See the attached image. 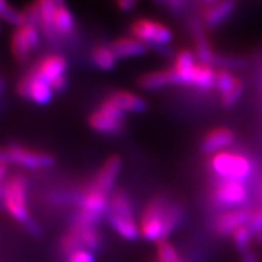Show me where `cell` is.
<instances>
[{"mask_svg":"<svg viewBox=\"0 0 262 262\" xmlns=\"http://www.w3.org/2000/svg\"><path fill=\"white\" fill-rule=\"evenodd\" d=\"M185 218V210L180 204L165 196H154L142 211L139 230L141 237L148 242L167 239Z\"/></svg>","mask_w":262,"mask_h":262,"instance_id":"obj_1","label":"cell"},{"mask_svg":"<svg viewBox=\"0 0 262 262\" xmlns=\"http://www.w3.org/2000/svg\"><path fill=\"white\" fill-rule=\"evenodd\" d=\"M0 196L7 213L15 221L23 226L31 221L27 204V181L25 177L20 174L8 177L7 181L2 185Z\"/></svg>","mask_w":262,"mask_h":262,"instance_id":"obj_2","label":"cell"},{"mask_svg":"<svg viewBox=\"0 0 262 262\" xmlns=\"http://www.w3.org/2000/svg\"><path fill=\"white\" fill-rule=\"evenodd\" d=\"M210 167L221 180L239 182H246L254 171V163L248 156L228 150L214 154L210 159Z\"/></svg>","mask_w":262,"mask_h":262,"instance_id":"obj_3","label":"cell"},{"mask_svg":"<svg viewBox=\"0 0 262 262\" xmlns=\"http://www.w3.org/2000/svg\"><path fill=\"white\" fill-rule=\"evenodd\" d=\"M0 162L6 165H16L28 170L49 169L55 165V158L46 151L20 145L0 146Z\"/></svg>","mask_w":262,"mask_h":262,"instance_id":"obj_4","label":"cell"},{"mask_svg":"<svg viewBox=\"0 0 262 262\" xmlns=\"http://www.w3.org/2000/svg\"><path fill=\"white\" fill-rule=\"evenodd\" d=\"M131 36H134L147 47L158 50L169 46L172 41V32L169 27L161 21L152 19H137L130 26Z\"/></svg>","mask_w":262,"mask_h":262,"instance_id":"obj_5","label":"cell"},{"mask_svg":"<svg viewBox=\"0 0 262 262\" xmlns=\"http://www.w3.org/2000/svg\"><path fill=\"white\" fill-rule=\"evenodd\" d=\"M87 122L89 126L99 134L115 135L124 128V113L110 100L104 99L97 110L91 113Z\"/></svg>","mask_w":262,"mask_h":262,"instance_id":"obj_6","label":"cell"},{"mask_svg":"<svg viewBox=\"0 0 262 262\" xmlns=\"http://www.w3.org/2000/svg\"><path fill=\"white\" fill-rule=\"evenodd\" d=\"M16 93L23 99H27L38 106H46L54 98V90L50 83L43 80L34 69H30L16 84Z\"/></svg>","mask_w":262,"mask_h":262,"instance_id":"obj_7","label":"cell"},{"mask_svg":"<svg viewBox=\"0 0 262 262\" xmlns=\"http://www.w3.org/2000/svg\"><path fill=\"white\" fill-rule=\"evenodd\" d=\"M211 198L220 206L235 209L248 201L249 190L246 187V182L221 180L214 186Z\"/></svg>","mask_w":262,"mask_h":262,"instance_id":"obj_8","label":"cell"},{"mask_svg":"<svg viewBox=\"0 0 262 262\" xmlns=\"http://www.w3.org/2000/svg\"><path fill=\"white\" fill-rule=\"evenodd\" d=\"M187 26H189L190 34L193 36L194 54L196 56V60L201 63L214 66V60H215L217 54L214 52L210 40L207 38V30L202 19L196 16H189L187 17Z\"/></svg>","mask_w":262,"mask_h":262,"instance_id":"obj_9","label":"cell"},{"mask_svg":"<svg viewBox=\"0 0 262 262\" xmlns=\"http://www.w3.org/2000/svg\"><path fill=\"white\" fill-rule=\"evenodd\" d=\"M122 158L118 154H113L102 163L98 172L94 177V180L91 181L90 185L95 189L103 191V193L108 194L113 191L115 186V182L118 180V176L122 170Z\"/></svg>","mask_w":262,"mask_h":262,"instance_id":"obj_10","label":"cell"},{"mask_svg":"<svg viewBox=\"0 0 262 262\" xmlns=\"http://www.w3.org/2000/svg\"><path fill=\"white\" fill-rule=\"evenodd\" d=\"M237 7V0H218L210 6H205L201 19L206 30H215L233 15Z\"/></svg>","mask_w":262,"mask_h":262,"instance_id":"obj_11","label":"cell"},{"mask_svg":"<svg viewBox=\"0 0 262 262\" xmlns=\"http://www.w3.org/2000/svg\"><path fill=\"white\" fill-rule=\"evenodd\" d=\"M67 67H69V62L66 56L60 54H49V55L41 56L32 69L41 79L51 84L58 78L66 75Z\"/></svg>","mask_w":262,"mask_h":262,"instance_id":"obj_12","label":"cell"},{"mask_svg":"<svg viewBox=\"0 0 262 262\" xmlns=\"http://www.w3.org/2000/svg\"><path fill=\"white\" fill-rule=\"evenodd\" d=\"M253 213L254 211L246 209V207H235V209L224 211L218 215L217 221H215V230L218 234L224 235V237L231 235L235 229L249 224L253 217Z\"/></svg>","mask_w":262,"mask_h":262,"instance_id":"obj_13","label":"cell"},{"mask_svg":"<svg viewBox=\"0 0 262 262\" xmlns=\"http://www.w3.org/2000/svg\"><path fill=\"white\" fill-rule=\"evenodd\" d=\"M235 142V133L228 127H215L207 131L201 141V151L206 156H214L224 151Z\"/></svg>","mask_w":262,"mask_h":262,"instance_id":"obj_14","label":"cell"},{"mask_svg":"<svg viewBox=\"0 0 262 262\" xmlns=\"http://www.w3.org/2000/svg\"><path fill=\"white\" fill-rule=\"evenodd\" d=\"M196 56L191 50H180L174 55V63L171 69L176 73L178 86H191L193 84L194 71L196 67Z\"/></svg>","mask_w":262,"mask_h":262,"instance_id":"obj_15","label":"cell"},{"mask_svg":"<svg viewBox=\"0 0 262 262\" xmlns=\"http://www.w3.org/2000/svg\"><path fill=\"white\" fill-rule=\"evenodd\" d=\"M137 84L141 87L142 90L154 91L169 86H178V80H177L174 70L169 67V69L157 70V71L143 74L138 78Z\"/></svg>","mask_w":262,"mask_h":262,"instance_id":"obj_16","label":"cell"},{"mask_svg":"<svg viewBox=\"0 0 262 262\" xmlns=\"http://www.w3.org/2000/svg\"><path fill=\"white\" fill-rule=\"evenodd\" d=\"M38 4L39 16H40V23H39V30L41 35L45 36L47 41L51 45H56L59 40V36L56 35L55 26H54V19H55L56 4L54 0H35Z\"/></svg>","mask_w":262,"mask_h":262,"instance_id":"obj_17","label":"cell"},{"mask_svg":"<svg viewBox=\"0 0 262 262\" xmlns=\"http://www.w3.org/2000/svg\"><path fill=\"white\" fill-rule=\"evenodd\" d=\"M70 229L75 233L83 249H87L93 253L99 250L102 238H100V233L97 229V225L89 224V222L80 221L78 218H74V224Z\"/></svg>","mask_w":262,"mask_h":262,"instance_id":"obj_18","label":"cell"},{"mask_svg":"<svg viewBox=\"0 0 262 262\" xmlns=\"http://www.w3.org/2000/svg\"><path fill=\"white\" fill-rule=\"evenodd\" d=\"M111 103H114L115 106L126 113H134V114H142L147 110V102L142 97L137 95L134 93L124 90H118L110 94V97L107 98Z\"/></svg>","mask_w":262,"mask_h":262,"instance_id":"obj_19","label":"cell"},{"mask_svg":"<svg viewBox=\"0 0 262 262\" xmlns=\"http://www.w3.org/2000/svg\"><path fill=\"white\" fill-rule=\"evenodd\" d=\"M110 47L117 59L137 58V56L145 55L148 50L145 43H142L134 36H121L113 40Z\"/></svg>","mask_w":262,"mask_h":262,"instance_id":"obj_20","label":"cell"},{"mask_svg":"<svg viewBox=\"0 0 262 262\" xmlns=\"http://www.w3.org/2000/svg\"><path fill=\"white\" fill-rule=\"evenodd\" d=\"M106 215L108 225L122 238L127 239V241H135L141 237L139 225L135 222L134 218L122 217V215H117L113 213H107Z\"/></svg>","mask_w":262,"mask_h":262,"instance_id":"obj_21","label":"cell"},{"mask_svg":"<svg viewBox=\"0 0 262 262\" xmlns=\"http://www.w3.org/2000/svg\"><path fill=\"white\" fill-rule=\"evenodd\" d=\"M217 82V69L213 64L207 63H196L191 86L204 91H211L215 89Z\"/></svg>","mask_w":262,"mask_h":262,"instance_id":"obj_22","label":"cell"},{"mask_svg":"<svg viewBox=\"0 0 262 262\" xmlns=\"http://www.w3.org/2000/svg\"><path fill=\"white\" fill-rule=\"evenodd\" d=\"M11 52L17 63H26L34 50L27 40L23 27H17L11 36Z\"/></svg>","mask_w":262,"mask_h":262,"instance_id":"obj_23","label":"cell"},{"mask_svg":"<svg viewBox=\"0 0 262 262\" xmlns=\"http://www.w3.org/2000/svg\"><path fill=\"white\" fill-rule=\"evenodd\" d=\"M54 26H55V31L59 39L67 38V36H70V35H73L75 32V17H74L71 10L67 7V4L56 8Z\"/></svg>","mask_w":262,"mask_h":262,"instance_id":"obj_24","label":"cell"},{"mask_svg":"<svg viewBox=\"0 0 262 262\" xmlns=\"http://www.w3.org/2000/svg\"><path fill=\"white\" fill-rule=\"evenodd\" d=\"M107 213L117 214V215H122V217L134 218L133 202H131L130 195L124 190H117L114 193H111Z\"/></svg>","mask_w":262,"mask_h":262,"instance_id":"obj_25","label":"cell"},{"mask_svg":"<svg viewBox=\"0 0 262 262\" xmlns=\"http://www.w3.org/2000/svg\"><path fill=\"white\" fill-rule=\"evenodd\" d=\"M117 56L111 50L110 46L98 45L91 50V62L102 71H111L117 66Z\"/></svg>","mask_w":262,"mask_h":262,"instance_id":"obj_26","label":"cell"},{"mask_svg":"<svg viewBox=\"0 0 262 262\" xmlns=\"http://www.w3.org/2000/svg\"><path fill=\"white\" fill-rule=\"evenodd\" d=\"M249 64H250V62L246 58H242V56L220 55V54H217L215 60H214V67L229 70V71H233V70H245L248 69Z\"/></svg>","mask_w":262,"mask_h":262,"instance_id":"obj_27","label":"cell"},{"mask_svg":"<svg viewBox=\"0 0 262 262\" xmlns=\"http://www.w3.org/2000/svg\"><path fill=\"white\" fill-rule=\"evenodd\" d=\"M239 78L234 74L229 71V70L218 69L217 70V82H215V90L220 93L221 97L226 95L230 90L234 89V86L238 83Z\"/></svg>","mask_w":262,"mask_h":262,"instance_id":"obj_28","label":"cell"},{"mask_svg":"<svg viewBox=\"0 0 262 262\" xmlns=\"http://www.w3.org/2000/svg\"><path fill=\"white\" fill-rule=\"evenodd\" d=\"M157 259L158 262H183L176 246L167 239L157 242Z\"/></svg>","mask_w":262,"mask_h":262,"instance_id":"obj_29","label":"cell"},{"mask_svg":"<svg viewBox=\"0 0 262 262\" xmlns=\"http://www.w3.org/2000/svg\"><path fill=\"white\" fill-rule=\"evenodd\" d=\"M254 237L253 233L250 231V229L248 228V225H244L241 228L235 229L231 234L233 238V242H234L235 248L239 250L241 253H245L248 250H250V242H252V238Z\"/></svg>","mask_w":262,"mask_h":262,"instance_id":"obj_30","label":"cell"},{"mask_svg":"<svg viewBox=\"0 0 262 262\" xmlns=\"http://www.w3.org/2000/svg\"><path fill=\"white\" fill-rule=\"evenodd\" d=\"M244 90H245L244 82L239 79L233 90H230L228 94H226V95L221 97L222 107H224V108H226V110H230V108H233V107H234L235 104L239 102V99H241L242 94H244Z\"/></svg>","mask_w":262,"mask_h":262,"instance_id":"obj_31","label":"cell"},{"mask_svg":"<svg viewBox=\"0 0 262 262\" xmlns=\"http://www.w3.org/2000/svg\"><path fill=\"white\" fill-rule=\"evenodd\" d=\"M23 14H25V25L35 26V27H39V23H40V16H39V8L38 4L30 3L27 7L23 10Z\"/></svg>","mask_w":262,"mask_h":262,"instance_id":"obj_32","label":"cell"},{"mask_svg":"<svg viewBox=\"0 0 262 262\" xmlns=\"http://www.w3.org/2000/svg\"><path fill=\"white\" fill-rule=\"evenodd\" d=\"M67 262H95V255L87 249H79L67 255Z\"/></svg>","mask_w":262,"mask_h":262,"instance_id":"obj_33","label":"cell"},{"mask_svg":"<svg viewBox=\"0 0 262 262\" xmlns=\"http://www.w3.org/2000/svg\"><path fill=\"white\" fill-rule=\"evenodd\" d=\"M248 228L250 229V231L253 233V235H257L258 237L262 233V209L254 211L253 213L252 220L249 221Z\"/></svg>","mask_w":262,"mask_h":262,"instance_id":"obj_34","label":"cell"},{"mask_svg":"<svg viewBox=\"0 0 262 262\" xmlns=\"http://www.w3.org/2000/svg\"><path fill=\"white\" fill-rule=\"evenodd\" d=\"M67 84H69V79H67V75H64L58 78L55 82H52L51 87L54 93H62V91H64L67 89Z\"/></svg>","mask_w":262,"mask_h":262,"instance_id":"obj_35","label":"cell"},{"mask_svg":"<svg viewBox=\"0 0 262 262\" xmlns=\"http://www.w3.org/2000/svg\"><path fill=\"white\" fill-rule=\"evenodd\" d=\"M139 0H115V4H117V7L119 8L123 12H128L138 4Z\"/></svg>","mask_w":262,"mask_h":262,"instance_id":"obj_36","label":"cell"},{"mask_svg":"<svg viewBox=\"0 0 262 262\" xmlns=\"http://www.w3.org/2000/svg\"><path fill=\"white\" fill-rule=\"evenodd\" d=\"M25 228L26 230H27L31 235H34V237H40V235L43 234V230H41L40 225H39L36 221H34V220H31V221L28 222Z\"/></svg>","mask_w":262,"mask_h":262,"instance_id":"obj_37","label":"cell"},{"mask_svg":"<svg viewBox=\"0 0 262 262\" xmlns=\"http://www.w3.org/2000/svg\"><path fill=\"white\" fill-rule=\"evenodd\" d=\"M8 178V165L0 162V191H2V185H3Z\"/></svg>","mask_w":262,"mask_h":262,"instance_id":"obj_38","label":"cell"},{"mask_svg":"<svg viewBox=\"0 0 262 262\" xmlns=\"http://www.w3.org/2000/svg\"><path fill=\"white\" fill-rule=\"evenodd\" d=\"M242 262H257V257L252 250L242 253Z\"/></svg>","mask_w":262,"mask_h":262,"instance_id":"obj_39","label":"cell"},{"mask_svg":"<svg viewBox=\"0 0 262 262\" xmlns=\"http://www.w3.org/2000/svg\"><path fill=\"white\" fill-rule=\"evenodd\" d=\"M11 4L8 3L7 0H0V16L6 12V10H7L8 7H10Z\"/></svg>","mask_w":262,"mask_h":262,"instance_id":"obj_40","label":"cell"},{"mask_svg":"<svg viewBox=\"0 0 262 262\" xmlns=\"http://www.w3.org/2000/svg\"><path fill=\"white\" fill-rule=\"evenodd\" d=\"M200 2H202L205 6H210V4H214L215 2H218V0H200Z\"/></svg>","mask_w":262,"mask_h":262,"instance_id":"obj_41","label":"cell"},{"mask_svg":"<svg viewBox=\"0 0 262 262\" xmlns=\"http://www.w3.org/2000/svg\"><path fill=\"white\" fill-rule=\"evenodd\" d=\"M3 90H4V80L0 78V95H2Z\"/></svg>","mask_w":262,"mask_h":262,"instance_id":"obj_42","label":"cell"},{"mask_svg":"<svg viewBox=\"0 0 262 262\" xmlns=\"http://www.w3.org/2000/svg\"><path fill=\"white\" fill-rule=\"evenodd\" d=\"M0 20H2V19H0ZM0 31H2V25H0Z\"/></svg>","mask_w":262,"mask_h":262,"instance_id":"obj_43","label":"cell"}]
</instances>
